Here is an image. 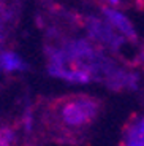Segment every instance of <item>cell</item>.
<instances>
[{
    "label": "cell",
    "mask_w": 144,
    "mask_h": 146,
    "mask_svg": "<svg viewBox=\"0 0 144 146\" xmlns=\"http://www.w3.org/2000/svg\"><path fill=\"white\" fill-rule=\"evenodd\" d=\"M97 114V103L89 99H78L68 102L62 108V117L68 125H84Z\"/></svg>",
    "instance_id": "6da1fadb"
},
{
    "label": "cell",
    "mask_w": 144,
    "mask_h": 146,
    "mask_svg": "<svg viewBox=\"0 0 144 146\" xmlns=\"http://www.w3.org/2000/svg\"><path fill=\"white\" fill-rule=\"evenodd\" d=\"M89 29H90V33L94 36H97L98 40H103L104 43L111 44V46H119L120 41H122L119 36L112 32L111 26H106V24L97 21V19H90Z\"/></svg>",
    "instance_id": "7a4b0ae2"
},
{
    "label": "cell",
    "mask_w": 144,
    "mask_h": 146,
    "mask_svg": "<svg viewBox=\"0 0 144 146\" xmlns=\"http://www.w3.org/2000/svg\"><path fill=\"white\" fill-rule=\"evenodd\" d=\"M104 16H106L108 21L111 22V26L116 27L117 30H120L124 35L130 36V38H135V36H136L133 27H131V22H130L120 11L112 10V8H104Z\"/></svg>",
    "instance_id": "3957f363"
},
{
    "label": "cell",
    "mask_w": 144,
    "mask_h": 146,
    "mask_svg": "<svg viewBox=\"0 0 144 146\" xmlns=\"http://www.w3.org/2000/svg\"><path fill=\"white\" fill-rule=\"evenodd\" d=\"M0 68L7 70V72L24 70L25 64L18 54H15V52H3V54H0Z\"/></svg>",
    "instance_id": "277c9868"
},
{
    "label": "cell",
    "mask_w": 144,
    "mask_h": 146,
    "mask_svg": "<svg viewBox=\"0 0 144 146\" xmlns=\"http://www.w3.org/2000/svg\"><path fill=\"white\" fill-rule=\"evenodd\" d=\"M15 145V132L11 129H0V146Z\"/></svg>",
    "instance_id": "5b68a950"
},
{
    "label": "cell",
    "mask_w": 144,
    "mask_h": 146,
    "mask_svg": "<svg viewBox=\"0 0 144 146\" xmlns=\"http://www.w3.org/2000/svg\"><path fill=\"white\" fill-rule=\"evenodd\" d=\"M139 138H144V119H141L135 125L133 130L130 132V135H128V140H139Z\"/></svg>",
    "instance_id": "8992f818"
},
{
    "label": "cell",
    "mask_w": 144,
    "mask_h": 146,
    "mask_svg": "<svg viewBox=\"0 0 144 146\" xmlns=\"http://www.w3.org/2000/svg\"><path fill=\"white\" fill-rule=\"evenodd\" d=\"M128 146H144V138H139V140H130V141H128Z\"/></svg>",
    "instance_id": "52a82bcc"
},
{
    "label": "cell",
    "mask_w": 144,
    "mask_h": 146,
    "mask_svg": "<svg viewBox=\"0 0 144 146\" xmlns=\"http://www.w3.org/2000/svg\"><path fill=\"white\" fill-rule=\"evenodd\" d=\"M111 3H119V0H109Z\"/></svg>",
    "instance_id": "ba28073f"
}]
</instances>
